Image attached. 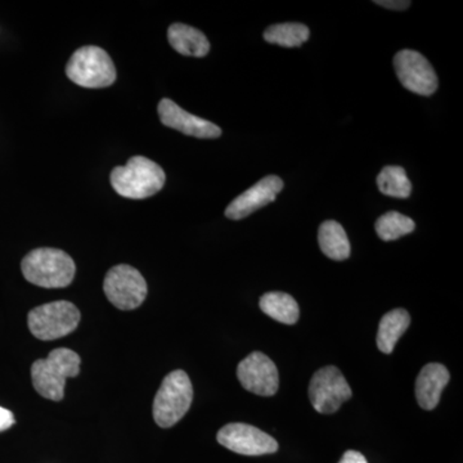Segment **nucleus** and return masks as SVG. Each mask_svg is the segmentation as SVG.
<instances>
[{"instance_id":"nucleus-1","label":"nucleus","mask_w":463,"mask_h":463,"mask_svg":"<svg viewBox=\"0 0 463 463\" xmlns=\"http://www.w3.org/2000/svg\"><path fill=\"white\" fill-rule=\"evenodd\" d=\"M80 356L74 350L60 347L45 359H38L32 365L33 388L43 398L62 401L66 380L80 373Z\"/></svg>"},{"instance_id":"nucleus-2","label":"nucleus","mask_w":463,"mask_h":463,"mask_svg":"<svg viewBox=\"0 0 463 463\" xmlns=\"http://www.w3.org/2000/svg\"><path fill=\"white\" fill-rule=\"evenodd\" d=\"M166 175L163 167L147 157L134 156L127 165L116 166L111 184L116 194L127 199L143 200L163 190Z\"/></svg>"},{"instance_id":"nucleus-3","label":"nucleus","mask_w":463,"mask_h":463,"mask_svg":"<svg viewBox=\"0 0 463 463\" xmlns=\"http://www.w3.org/2000/svg\"><path fill=\"white\" fill-rule=\"evenodd\" d=\"M24 277L44 288H67L75 279L76 265L62 250L42 248L33 250L21 263Z\"/></svg>"},{"instance_id":"nucleus-4","label":"nucleus","mask_w":463,"mask_h":463,"mask_svg":"<svg viewBox=\"0 0 463 463\" xmlns=\"http://www.w3.org/2000/svg\"><path fill=\"white\" fill-rule=\"evenodd\" d=\"M194 401V388L188 374L182 370L173 371L163 380L154 401L155 422L160 428H172L181 421Z\"/></svg>"},{"instance_id":"nucleus-5","label":"nucleus","mask_w":463,"mask_h":463,"mask_svg":"<svg viewBox=\"0 0 463 463\" xmlns=\"http://www.w3.org/2000/svg\"><path fill=\"white\" fill-rule=\"evenodd\" d=\"M66 74L72 83L99 90L115 83L116 67L108 52L94 45H85L70 58Z\"/></svg>"},{"instance_id":"nucleus-6","label":"nucleus","mask_w":463,"mask_h":463,"mask_svg":"<svg viewBox=\"0 0 463 463\" xmlns=\"http://www.w3.org/2000/svg\"><path fill=\"white\" fill-rule=\"evenodd\" d=\"M80 312L70 301H54L33 307L27 317L30 332L39 340L61 339L74 332Z\"/></svg>"},{"instance_id":"nucleus-7","label":"nucleus","mask_w":463,"mask_h":463,"mask_svg":"<svg viewBox=\"0 0 463 463\" xmlns=\"http://www.w3.org/2000/svg\"><path fill=\"white\" fill-rule=\"evenodd\" d=\"M103 291L112 306L121 310L141 307L147 298V283L141 273L130 265L111 268L105 277Z\"/></svg>"},{"instance_id":"nucleus-8","label":"nucleus","mask_w":463,"mask_h":463,"mask_svg":"<svg viewBox=\"0 0 463 463\" xmlns=\"http://www.w3.org/2000/svg\"><path fill=\"white\" fill-rule=\"evenodd\" d=\"M352 395V389L339 368L328 365L313 374L309 385V398L317 412H337L341 404L349 401Z\"/></svg>"},{"instance_id":"nucleus-9","label":"nucleus","mask_w":463,"mask_h":463,"mask_svg":"<svg viewBox=\"0 0 463 463\" xmlns=\"http://www.w3.org/2000/svg\"><path fill=\"white\" fill-rule=\"evenodd\" d=\"M394 69L405 90L431 96L438 90V76L431 63L416 51L403 50L394 57Z\"/></svg>"},{"instance_id":"nucleus-10","label":"nucleus","mask_w":463,"mask_h":463,"mask_svg":"<svg viewBox=\"0 0 463 463\" xmlns=\"http://www.w3.org/2000/svg\"><path fill=\"white\" fill-rule=\"evenodd\" d=\"M219 444L243 456L272 455L279 443L270 435L248 423H230L218 432Z\"/></svg>"},{"instance_id":"nucleus-11","label":"nucleus","mask_w":463,"mask_h":463,"mask_svg":"<svg viewBox=\"0 0 463 463\" xmlns=\"http://www.w3.org/2000/svg\"><path fill=\"white\" fill-rule=\"evenodd\" d=\"M237 377L243 388L260 397H272L279 390V370L273 361L260 352L251 353L241 362Z\"/></svg>"},{"instance_id":"nucleus-12","label":"nucleus","mask_w":463,"mask_h":463,"mask_svg":"<svg viewBox=\"0 0 463 463\" xmlns=\"http://www.w3.org/2000/svg\"><path fill=\"white\" fill-rule=\"evenodd\" d=\"M157 111L161 123L187 136L201 139H214L222 136V129L218 125L184 111L172 99L161 100Z\"/></svg>"},{"instance_id":"nucleus-13","label":"nucleus","mask_w":463,"mask_h":463,"mask_svg":"<svg viewBox=\"0 0 463 463\" xmlns=\"http://www.w3.org/2000/svg\"><path fill=\"white\" fill-rule=\"evenodd\" d=\"M283 190V181L279 176L268 175L260 179L257 184L252 185L248 191L240 194L237 199L232 201L227 209L225 216L232 221H240L251 215L252 213L261 209V207L273 203L277 194Z\"/></svg>"},{"instance_id":"nucleus-14","label":"nucleus","mask_w":463,"mask_h":463,"mask_svg":"<svg viewBox=\"0 0 463 463\" xmlns=\"http://www.w3.org/2000/svg\"><path fill=\"white\" fill-rule=\"evenodd\" d=\"M449 379V373L443 364H429L422 368L416 380V398L422 410L437 408Z\"/></svg>"},{"instance_id":"nucleus-15","label":"nucleus","mask_w":463,"mask_h":463,"mask_svg":"<svg viewBox=\"0 0 463 463\" xmlns=\"http://www.w3.org/2000/svg\"><path fill=\"white\" fill-rule=\"evenodd\" d=\"M170 45L187 57H205L210 51V43L205 33L184 24H173L167 30Z\"/></svg>"},{"instance_id":"nucleus-16","label":"nucleus","mask_w":463,"mask_h":463,"mask_svg":"<svg viewBox=\"0 0 463 463\" xmlns=\"http://www.w3.org/2000/svg\"><path fill=\"white\" fill-rule=\"evenodd\" d=\"M411 317L407 310L394 309L381 319L377 331V346L385 354H392L399 339L410 327Z\"/></svg>"},{"instance_id":"nucleus-17","label":"nucleus","mask_w":463,"mask_h":463,"mask_svg":"<svg viewBox=\"0 0 463 463\" xmlns=\"http://www.w3.org/2000/svg\"><path fill=\"white\" fill-rule=\"evenodd\" d=\"M318 242L323 254L332 260L341 261L350 257V242L343 225L335 221L321 224L318 231Z\"/></svg>"},{"instance_id":"nucleus-18","label":"nucleus","mask_w":463,"mask_h":463,"mask_svg":"<svg viewBox=\"0 0 463 463\" xmlns=\"http://www.w3.org/2000/svg\"><path fill=\"white\" fill-rule=\"evenodd\" d=\"M260 309L274 321L295 325L300 317L297 300L285 292H268L260 298Z\"/></svg>"},{"instance_id":"nucleus-19","label":"nucleus","mask_w":463,"mask_h":463,"mask_svg":"<svg viewBox=\"0 0 463 463\" xmlns=\"http://www.w3.org/2000/svg\"><path fill=\"white\" fill-rule=\"evenodd\" d=\"M309 36V29L303 24L297 23L277 24L264 32L265 41L285 48L300 47Z\"/></svg>"},{"instance_id":"nucleus-20","label":"nucleus","mask_w":463,"mask_h":463,"mask_svg":"<svg viewBox=\"0 0 463 463\" xmlns=\"http://www.w3.org/2000/svg\"><path fill=\"white\" fill-rule=\"evenodd\" d=\"M377 185L381 194L397 199H407L412 192V184L402 166H385L379 176Z\"/></svg>"},{"instance_id":"nucleus-21","label":"nucleus","mask_w":463,"mask_h":463,"mask_svg":"<svg viewBox=\"0 0 463 463\" xmlns=\"http://www.w3.org/2000/svg\"><path fill=\"white\" fill-rule=\"evenodd\" d=\"M414 222L401 213L390 212L377 219L374 228L381 240L394 241L407 236L414 231Z\"/></svg>"},{"instance_id":"nucleus-22","label":"nucleus","mask_w":463,"mask_h":463,"mask_svg":"<svg viewBox=\"0 0 463 463\" xmlns=\"http://www.w3.org/2000/svg\"><path fill=\"white\" fill-rule=\"evenodd\" d=\"M14 425V416L11 411L0 407V432L8 430L11 426Z\"/></svg>"},{"instance_id":"nucleus-23","label":"nucleus","mask_w":463,"mask_h":463,"mask_svg":"<svg viewBox=\"0 0 463 463\" xmlns=\"http://www.w3.org/2000/svg\"><path fill=\"white\" fill-rule=\"evenodd\" d=\"M377 5H381V7L388 8V9H395V11H403V9H407L411 5V2H405V0H377Z\"/></svg>"},{"instance_id":"nucleus-24","label":"nucleus","mask_w":463,"mask_h":463,"mask_svg":"<svg viewBox=\"0 0 463 463\" xmlns=\"http://www.w3.org/2000/svg\"><path fill=\"white\" fill-rule=\"evenodd\" d=\"M339 463H368L365 457L356 450H347Z\"/></svg>"}]
</instances>
